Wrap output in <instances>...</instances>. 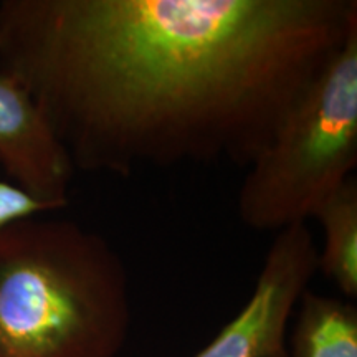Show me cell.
<instances>
[{"label":"cell","instance_id":"cell-2","mask_svg":"<svg viewBox=\"0 0 357 357\" xmlns=\"http://www.w3.org/2000/svg\"><path fill=\"white\" fill-rule=\"evenodd\" d=\"M129 276L105 236L42 213L0 231V357H118Z\"/></svg>","mask_w":357,"mask_h":357},{"label":"cell","instance_id":"cell-5","mask_svg":"<svg viewBox=\"0 0 357 357\" xmlns=\"http://www.w3.org/2000/svg\"><path fill=\"white\" fill-rule=\"evenodd\" d=\"M0 167L10 182L58 212L75 167L32 95L0 70Z\"/></svg>","mask_w":357,"mask_h":357},{"label":"cell","instance_id":"cell-8","mask_svg":"<svg viewBox=\"0 0 357 357\" xmlns=\"http://www.w3.org/2000/svg\"><path fill=\"white\" fill-rule=\"evenodd\" d=\"M53 212L50 205L33 199L7 177H0V231L24 218Z\"/></svg>","mask_w":357,"mask_h":357},{"label":"cell","instance_id":"cell-3","mask_svg":"<svg viewBox=\"0 0 357 357\" xmlns=\"http://www.w3.org/2000/svg\"><path fill=\"white\" fill-rule=\"evenodd\" d=\"M357 167V30L288 111L247 167L236 199L245 227L306 223Z\"/></svg>","mask_w":357,"mask_h":357},{"label":"cell","instance_id":"cell-7","mask_svg":"<svg viewBox=\"0 0 357 357\" xmlns=\"http://www.w3.org/2000/svg\"><path fill=\"white\" fill-rule=\"evenodd\" d=\"M323 230L318 271L347 300L357 296V181L352 176L318 205L312 217Z\"/></svg>","mask_w":357,"mask_h":357},{"label":"cell","instance_id":"cell-1","mask_svg":"<svg viewBox=\"0 0 357 357\" xmlns=\"http://www.w3.org/2000/svg\"><path fill=\"white\" fill-rule=\"evenodd\" d=\"M354 30L356 0H2L0 70L75 171L247 169Z\"/></svg>","mask_w":357,"mask_h":357},{"label":"cell","instance_id":"cell-6","mask_svg":"<svg viewBox=\"0 0 357 357\" xmlns=\"http://www.w3.org/2000/svg\"><path fill=\"white\" fill-rule=\"evenodd\" d=\"M287 357H357V307L349 300L303 293Z\"/></svg>","mask_w":357,"mask_h":357},{"label":"cell","instance_id":"cell-4","mask_svg":"<svg viewBox=\"0 0 357 357\" xmlns=\"http://www.w3.org/2000/svg\"><path fill=\"white\" fill-rule=\"evenodd\" d=\"M318 271L306 223L275 235L247 305L194 357H287V329Z\"/></svg>","mask_w":357,"mask_h":357}]
</instances>
